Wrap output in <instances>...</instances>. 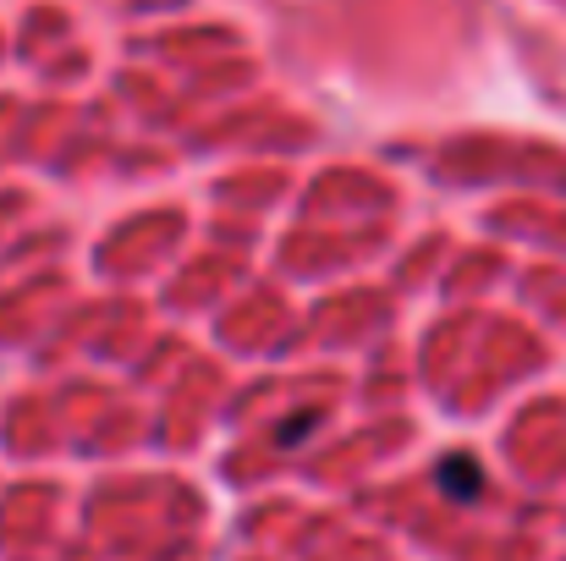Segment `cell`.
Listing matches in <instances>:
<instances>
[{
  "label": "cell",
  "mask_w": 566,
  "mask_h": 561,
  "mask_svg": "<svg viewBox=\"0 0 566 561\" xmlns=\"http://www.w3.org/2000/svg\"><path fill=\"white\" fill-rule=\"evenodd\" d=\"M440 490L446 496H479V468L468 463V457H457V463H440Z\"/></svg>",
  "instance_id": "obj_1"
}]
</instances>
